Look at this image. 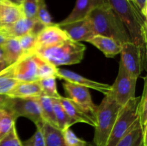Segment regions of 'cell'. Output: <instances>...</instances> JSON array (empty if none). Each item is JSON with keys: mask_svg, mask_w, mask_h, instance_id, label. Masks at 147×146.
Segmentation results:
<instances>
[{"mask_svg": "<svg viewBox=\"0 0 147 146\" xmlns=\"http://www.w3.org/2000/svg\"><path fill=\"white\" fill-rule=\"evenodd\" d=\"M88 17L93 24L96 34L111 37L121 45L131 42L126 27L109 2L93 9Z\"/></svg>", "mask_w": 147, "mask_h": 146, "instance_id": "1", "label": "cell"}, {"mask_svg": "<svg viewBox=\"0 0 147 146\" xmlns=\"http://www.w3.org/2000/svg\"><path fill=\"white\" fill-rule=\"evenodd\" d=\"M109 3L126 27L132 42L146 50V18L129 0H109Z\"/></svg>", "mask_w": 147, "mask_h": 146, "instance_id": "2", "label": "cell"}, {"mask_svg": "<svg viewBox=\"0 0 147 146\" xmlns=\"http://www.w3.org/2000/svg\"><path fill=\"white\" fill-rule=\"evenodd\" d=\"M86 46L71 39L47 47L36 48L33 53L55 67L80 63L84 57Z\"/></svg>", "mask_w": 147, "mask_h": 146, "instance_id": "3", "label": "cell"}, {"mask_svg": "<svg viewBox=\"0 0 147 146\" xmlns=\"http://www.w3.org/2000/svg\"><path fill=\"white\" fill-rule=\"evenodd\" d=\"M122 106L110 92L106 94L96 111V125L93 142L95 146H105Z\"/></svg>", "mask_w": 147, "mask_h": 146, "instance_id": "4", "label": "cell"}, {"mask_svg": "<svg viewBox=\"0 0 147 146\" xmlns=\"http://www.w3.org/2000/svg\"><path fill=\"white\" fill-rule=\"evenodd\" d=\"M140 101L141 96L134 97L122 106L105 146H115L131 130L139 119Z\"/></svg>", "mask_w": 147, "mask_h": 146, "instance_id": "5", "label": "cell"}, {"mask_svg": "<svg viewBox=\"0 0 147 146\" xmlns=\"http://www.w3.org/2000/svg\"><path fill=\"white\" fill-rule=\"evenodd\" d=\"M3 109L9 112L15 120L20 117H25L32 121L38 128H41L44 124L37 97L27 98L9 97Z\"/></svg>", "mask_w": 147, "mask_h": 146, "instance_id": "6", "label": "cell"}, {"mask_svg": "<svg viewBox=\"0 0 147 146\" xmlns=\"http://www.w3.org/2000/svg\"><path fill=\"white\" fill-rule=\"evenodd\" d=\"M121 62L132 77L137 78L146 67V50H142L132 42L122 44Z\"/></svg>", "mask_w": 147, "mask_h": 146, "instance_id": "7", "label": "cell"}, {"mask_svg": "<svg viewBox=\"0 0 147 146\" xmlns=\"http://www.w3.org/2000/svg\"><path fill=\"white\" fill-rule=\"evenodd\" d=\"M136 82L137 78L131 76L120 62L118 75L109 92L116 102L123 106L129 100L136 97Z\"/></svg>", "mask_w": 147, "mask_h": 146, "instance_id": "8", "label": "cell"}, {"mask_svg": "<svg viewBox=\"0 0 147 146\" xmlns=\"http://www.w3.org/2000/svg\"><path fill=\"white\" fill-rule=\"evenodd\" d=\"M63 84L65 92L70 97L69 98L71 99L87 114L91 116L96 122L98 106L93 102L88 88L68 82H65Z\"/></svg>", "mask_w": 147, "mask_h": 146, "instance_id": "9", "label": "cell"}, {"mask_svg": "<svg viewBox=\"0 0 147 146\" xmlns=\"http://www.w3.org/2000/svg\"><path fill=\"white\" fill-rule=\"evenodd\" d=\"M42 25L37 19L27 18L24 16L15 22L10 24H0V33L8 38H18L30 32L37 34L41 29L37 28Z\"/></svg>", "mask_w": 147, "mask_h": 146, "instance_id": "10", "label": "cell"}, {"mask_svg": "<svg viewBox=\"0 0 147 146\" xmlns=\"http://www.w3.org/2000/svg\"><path fill=\"white\" fill-rule=\"evenodd\" d=\"M57 24L67 34L69 38L76 42L85 41L88 42L96 35L93 24L88 17L67 24Z\"/></svg>", "mask_w": 147, "mask_h": 146, "instance_id": "11", "label": "cell"}, {"mask_svg": "<svg viewBox=\"0 0 147 146\" xmlns=\"http://www.w3.org/2000/svg\"><path fill=\"white\" fill-rule=\"evenodd\" d=\"M56 78H59L60 80H64L65 82L73 83V84H79L88 88L93 89V90L98 91L103 94L104 95L107 94L111 88V85L105 83H100L94 80H90L86 77H83L80 74L70 71V70L61 69L57 67L55 73Z\"/></svg>", "mask_w": 147, "mask_h": 146, "instance_id": "12", "label": "cell"}, {"mask_svg": "<svg viewBox=\"0 0 147 146\" xmlns=\"http://www.w3.org/2000/svg\"><path fill=\"white\" fill-rule=\"evenodd\" d=\"M14 78L19 82L38 81L37 65L33 59L32 53L24 54L14 64Z\"/></svg>", "mask_w": 147, "mask_h": 146, "instance_id": "13", "label": "cell"}, {"mask_svg": "<svg viewBox=\"0 0 147 146\" xmlns=\"http://www.w3.org/2000/svg\"><path fill=\"white\" fill-rule=\"evenodd\" d=\"M68 39L70 38L67 34L57 24L54 23L52 25L44 27L37 33L36 48L51 47Z\"/></svg>", "mask_w": 147, "mask_h": 146, "instance_id": "14", "label": "cell"}, {"mask_svg": "<svg viewBox=\"0 0 147 146\" xmlns=\"http://www.w3.org/2000/svg\"><path fill=\"white\" fill-rule=\"evenodd\" d=\"M108 2L109 0H76V5L71 13L65 19L57 24H64L83 19L88 17L93 9Z\"/></svg>", "mask_w": 147, "mask_h": 146, "instance_id": "15", "label": "cell"}, {"mask_svg": "<svg viewBox=\"0 0 147 146\" xmlns=\"http://www.w3.org/2000/svg\"><path fill=\"white\" fill-rule=\"evenodd\" d=\"M60 100L67 115L75 123H83L90 125L93 127L96 126V120L91 116L87 114L84 110H82L71 99L60 96Z\"/></svg>", "mask_w": 147, "mask_h": 146, "instance_id": "16", "label": "cell"}, {"mask_svg": "<svg viewBox=\"0 0 147 146\" xmlns=\"http://www.w3.org/2000/svg\"><path fill=\"white\" fill-rule=\"evenodd\" d=\"M42 94L38 81L18 82L6 95L9 98H27L37 97Z\"/></svg>", "mask_w": 147, "mask_h": 146, "instance_id": "17", "label": "cell"}, {"mask_svg": "<svg viewBox=\"0 0 147 146\" xmlns=\"http://www.w3.org/2000/svg\"><path fill=\"white\" fill-rule=\"evenodd\" d=\"M88 42L97 47L108 58H112L120 54L122 45L111 37L96 34Z\"/></svg>", "mask_w": 147, "mask_h": 146, "instance_id": "18", "label": "cell"}, {"mask_svg": "<svg viewBox=\"0 0 147 146\" xmlns=\"http://www.w3.org/2000/svg\"><path fill=\"white\" fill-rule=\"evenodd\" d=\"M24 17L21 5L8 0H1L0 6V24H10Z\"/></svg>", "mask_w": 147, "mask_h": 146, "instance_id": "19", "label": "cell"}, {"mask_svg": "<svg viewBox=\"0 0 147 146\" xmlns=\"http://www.w3.org/2000/svg\"><path fill=\"white\" fill-rule=\"evenodd\" d=\"M45 146H67L65 140L63 131L44 122L41 127Z\"/></svg>", "mask_w": 147, "mask_h": 146, "instance_id": "20", "label": "cell"}, {"mask_svg": "<svg viewBox=\"0 0 147 146\" xmlns=\"http://www.w3.org/2000/svg\"><path fill=\"white\" fill-rule=\"evenodd\" d=\"M115 146H147L146 137L144 135L139 119L131 130Z\"/></svg>", "mask_w": 147, "mask_h": 146, "instance_id": "21", "label": "cell"}, {"mask_svg": "<svg viewBox=\"0 0 147 146\" xmlns=\"http://www.w3.org/2000/svg\"><path fill=\"white\" fill-rule=\"evenodd\" d=\"M4 61L9 64H14L24 55L17 38H8L2 44Z\"/></svg>", "mask_w": 147, "mask_h": 146, "instance_id": "22", "label": "cell"}, {"mask_svg": "<svg viewBox=\"0 0 147 146\" xmlns=\"http://www.w3.org/2000/svg\"><path fill=\"white\" fill-rule=\"evenodd\" d=\"M60 97L51 99L52 102H53L55 116L56 120H57V127L60 129L62 131H64L66 129L70 128L72 125L76 124V123L67 115L60 102Z\"/></svg>", "mask_w": 147, "mask_h": 146, "instance_id": "23", "label": "cell"}, {"mask_svg": "<svg viewBox=\"0 0 147 146\" xmlns=\"http://www.w3.org/2000/svg\"><path fill=\"white\" fill-rule=\"evenodd\" d=\"M37 100L40 104L42 117L44 122L57 127V120L55 116L51 97L42 94L37 97Z\"/></svg>", "mask_w": 147, "mask_h": 146, "instance_id": "24", "label": "cell"}, {"mask_svg": "<svg viewBox=\"0 0 147 146\" xmlns=\"http://www.w3.org/2000/svg\"><path fill=\"white\" fill-rule=\"evenodd\" d=\"M32 56L37 65V76H38L39 80L45 78V77H52V76L55 77L57 67L34 53H32Z\"/></svg>", "mask_w": 147, "mask_h": 146, "instance_id": "25", "label": "cell"}, {"mask_svg": "<svg viewBox=\"0 0 147 146\" xmlns=\"http://www.w3.org/2000/svg\"><path fill=\"white\" fill-rule=\"evenodd\" d=\"M144 85L143 93L141 95V101L139 104V120L140 122L142 132L146 137L147 130V79L146 77H144Z\"/></svg>", "mask_w": 147, "mask_h": 146, "instance_id": "26", "label": "cell"}, {"mask_svg": "<svg viewBox=\"0 0 147 146\" xmlns=\"http://www.w3.org/2000/svg\"><path fill=\"white\" fill-rule=\"evenodd\" d=\"M39 83L41 87L42 94L48 96L51 98H57L61 96L57 92L56 77L55 76L40 79L39 80Z\"/></svg>", "mask_w": 147, "mask_h": 146, "instance_id": "27", "label": "cell"}, {"mask_svg": "<svg viewBox=\"0 0 147 146\" xmlns=\"http://www.w3.org/2000/svg\"><path fill=\"white\" fill-rule=\"evenodd\" d=\"M24 54L33 53L37 45V34L30 32L17 38Z\"/></svg>", "mask_w": 147, "mask_h": 146, "instance_id": "28", "label": "cell"}, {"mask_svg": "<svg viewBox=\"0 0 147 146\" xmlns=\"http://www.w3.org/2000/svg\"><path fill=\"white\" fill-rule=\"evenodd\" d=\"M36 19L44 27L50 26L54 24L53 22L51 15H50L48 10H47V6H46L45 2V0L38 1V7H37Z\"/></svg>", "mask_w": 147, "mask_h": 146, "instance_id": "29", "label": "cell"}, {"mask_svg": "<svg viewBox=\"0 0 147 146\" xmlns=\"http://www.w3.org/2000/svg\"><path fill=\"white\" fill-rule=\"evenodd\" d=\"M63 134L67 146H95L91 143L78 137L70 128L65 130L63 131Z\"/></svg>", "mask_w": 147, "mask_h": 146, "instance_id": "30", "label": "cell"}, {"mask_svg": "<svg viewBox=\"0 0 147 146\" xmlns=\"http://www.w3.org/2000/svg\"><path fill=\"white\" fill-rule=\"evenodd\" d=\"M14 117L9 112H7L0 120V140L5 137L15 125Z\"/></svg>", "mask_w": 147, "mask_h": 146, "instance_id": "31", "label": "cell"}, {"mask_svg": "<svg viewBox=\"0 0 147 146\" xmlns=\"http://www.w3.org/2000/svg\"><path fill=\"white\" fill-rule=\"evenodd\" d=\"M21 7L24 17L30 19H36L38 7L37 0H22Z\"/></svg>", "mask_w": 147, "mask_h": 146, "instance_id": "32", "label": "cell"}, {"mask_svg": "<svg viewBox=\"0 0 147 146\" xmlns=\"http://www.w3.org/2000/svg\"><path fill=\"white\" fill-rule=\"evenodd\" d=\"M0 146H22L17 135L15 125L5 137L0 140Z\"/></svg>", "mask_w": 147, "mask_h": 146, "instance_id": "33", "label": "cell"}, {"mask_svg": "<svg viewBox=\"0 0 147 146\" xmlns=\"http://www.w3.org/2000/svg\"><path fill=\"white\" fill-rule=\"evenodd\" d=\"M22 146H45L41 129L37 127L34 135L28 140L22 142Z\"/></svg>", "mask_w": 147, "mask_h": 146, "instance_id": "34", "label": "cell"}, {"mask_svg": "<svg viewBox=\"0 0 147 146\" xmlns=\"http://www.w3.org/2000/svg\"><path fill=\"white\" fill-rule=\"evenodd\" d=\"M135 6L141 14L146 18L147 17V0H135Z\"/></svg>", "mask_w": 147, "mask_h": 146, "instance_id": "35", "label": "cell"}, {"mask_svg": "<svg viewBox=\"0 0 147 146\" xmlns=\"http://www.w3.org/2000/svg\"><path fill=\"white\" fill-rule=\"evenodd\" d=\"M9 97L4 94H0V108H4Z\"/></svg>", "mask_w": 147, "mask_h": 146, "instance_id": "36", "label": "cell"}, {"mask_svg": "<svg viewBox=\"0 0 147 146\" xmlns=\"http://www.w3.org/2000/svg\"><path fill=\"white\" fill-rule=\"evenodd\" d=\"M8 66L9 65L4 60H0V72H1L2 70H4V69L7 68Z\"/></svg>", "mask_w": 147, "mask_h": 146, "instance_id": "37", "label": "cell"}, {"mask_svg": "<svg viewBox=\"0 0 147 146\" xmlns=\"http://www.w3.org/2000/svg\"><path fill=\"white\" fill-rule=\"evenodd\" d=\"M0 60H4V50L1 44H0Z\"/></svg>", "mask_w": 147, "mask_h": 146, "instance_id": "38", "label": "cell"}, {"mask_svg": "<svg viewBox=\"0 0 147 146\" xmlns=\"http://www.w3.org/2000/svg\"><path fill=\"white\" fill-rule=\"evenodd\" d=\"M7 37H5L4 35H3L1 33H0V44H2L4 42L7 40Z\"/></svg>", "mask_w": 147, "mask_h": 146, "instance_id": "39", "label": "cell"}, {"mask_svg": "<svg viewBox=\"0 0 147 146\" xmlns=\"http://www.w3.org/2000/svg\"><path fill=\"white\" fill-rule=\"evenodd\" d=\"M7 113V111L6 110H4V109L3 108H0V120H1V119L3 117V116H4Z\"/></svg>", "mask_w": 147, "mask_h": 146, "instance_id": "40", "label": "cell"}, {"mask_svg": "<svg viewBox=\"0 0 147 146\" xmlns=\"http://www.w3.org/2000/svg\"><path fill=\"white\" fill-rule=\"evenodd\" d=\"M22 1V0H15V2L16 4H19V5H21Z\"/></svg>", "mask_w": 147, "mask_h": 146, "instance_id": "41", "label": "cell"}, {"mask_svg": "<svg viewBox=\"0 0 147 146\" xmlns=\"http://www.w3.org/2000/svg\"><path fill=\"white\" fill-rule=\"evenodd\" d=\"M8 1H11V2H13V3H15V4H16V2H15V0H8Z\"/></svg>", "mask_w": 147, "mask_h": 146, "instance_id": "42", "label": "cell"}, {"mask_svg": "<svg viewBox=\"0 0 147 146\" xmlns=\"http://www.w3.org/2000/svg\"><path fill=\"white\" fill-rule=\"evenodd\" d=\"M129 1H131V2L133 3V4H135V0H129Z\"/></svg>", "mask_w": 147, "mask_h": 146, "instance_id": "43", "label": "cell"}, {"mask_svg": "<svg viewBox=\"0 0 147 146\" xmlns=\"http://www.w3.org/2000/svg\"><path fill=\"white\" fill-rule=\"evenodd\" d=\"M1 0H0V6H1Z\"/></svg>", "mask_w": 147, "mask_h": 146, "instance_id": "44", "label": "cell"}, {"mask_svg": "<svg viewBox=\"0 0 147 146\" xmlns=\"http://www.w3.org/2000/svg\"><path fill=\"white\" fill-rule=\"evenodd\" d=\"M37 1H40V0H37Z\"/></svg>", "mask_w": 147, "mask_h": 146, "instance_id": "45", "label": "cell"}]
</instances>
